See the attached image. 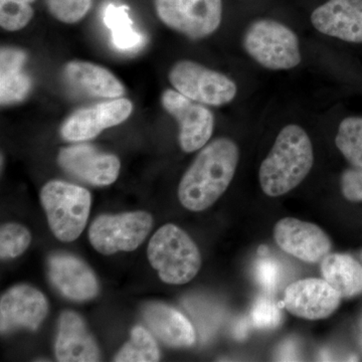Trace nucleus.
Returning <instances> with one entry per match:
<instances>
[{
	"mask_svg": "<svg viewBox=\"0 0 362 362\" xmlns=\"http://www.w3.org/2000/svg\"><path fill=\"white\" fill-rule=\"evenodd\" d=\"M240 152L228 138H218L199 152L178 187V199L183 207L202 211L213 206L230 187Z\"/></svg>",
	"mask_w": 362,
	"mask_h": 362,
	"instance_id": "obj_1",
	"label": "nucleus"
},
{
	"mask_svg": "<svg viewBox=\"0 0 362 362\" xmlns=\"http://www.w3.org/2000/svg\"><path fill=\"white\" fill-rule=\"evenodd\" d=\"M313 147L306 131L290 124L279 133L259 168L262 189L271 197L291 192L306 178L313 166Z\"/></svg>",
	"mask_w": 362,
	"mask_h": 362,
	"instance_id": "obj_2",
	"label": "nucleus"
},
{
	"mask_svg": "<svg viewBox=\"0 0 362 362\" xmlns=\"http://www.w3.org/2000/svg\"><path fill=\"white\" fill-rule=\"evenodd\" d=\"M147 257L150 265L166 284H187L201 270L199 247L185 230L173 223L161 226L154 233Z\"/></svg>",
	"mask_w": 362,
	"mask_h": 362,
	"instance_id": "obj_3",
	"label": "nucleus"
},
{
	"mask_svg": "<svg viewBox=\"0 0 362 362\" xmlns=\"http://www.w3.org/2000/svg\"><path fill=\"white\" fill-rule=\"evenodd\" d=\"M40 201L54 237L66 243L80 237L89 220L92 204L89 190L52 180L42 187Z\"/></svg>",
	"mask_w": 362,
	"mask_h": 362,
	"instance_id": "obj_4",
	"label": "nucleus"
},
{
	"mask_svg": "<svg viewBox=\"0 0 362 362\" xmlns=\"http://www.w3.org/2000/svg\"><path fill=\"white\" fill-rule=\"evenodd\" d=\"M245 49L269 70H290L301 63L299 40L291 28L273 20H259L247 28Z\"/></svg>",
	"mask_w": 362,
	"mask_h": 362,
	"instance_id": "obj_5",
	"label": "nucleus"
},
{
	"mask_svg": "<svg viewBox=\"0 0 362 362\" xmlns=\"http://www.w3.org/2000/svg\"><path fill=\"white\" fill-rule=\"evenodd\" d=\"M152 226L153 218L146 211L102 214L90 225L89 239L93 247L103 255L132 252L141 246Z\"/></svg>",
	"mask_w": 362,
	"mask_h": 362,
	"instance_id": "obj_6",
	"label": "nucleus"
},
{
	"mask_svg": "<svg viewBox=\"0 0 362 362\" xmlns=\"http://www.w3.org/2000/svg\"><path fill=\"white\" fill-rule=\"evenodd\" d=\"M159 20L188 39L213 35L223 18L221 0H154Z\"/></svg>",
	"mask_w": 362,
	"mask_h": 362,
	"instance_id": "obj_7",
	"label": "nucleus"
},
{
	"mask_svg": "<svg viewBox=\"0 0 362 362\" xmlns=\"http://www.w3.org/2000/svg\"><path fill=\"white\" fill-rule=\"evenodd\" d=\"M169 81L183 96L209 106L230 103L237 95V86L230 78L192 61L176 63Z\"/></svg>",
	"mask_w": 362,
	"mask_h": 362,
	"instance_id": "obj_8",
	"label": "nucleus"
},
{
	"mask_svg": "<svg viewBox=\"0 0 362 362\" xmlns=\"http://www.w3.org/2000/svg\"><path fill=\"white\" fill-rule=\"evenodd\" d=\"M163 108L177 121L180 145L187 153L206 146L214 129V114L201 103L175 90H166L161 98Z\"/></svg>",
	"mask_w": 362,
	"mask_h": 362,
	"instance_id": "obj_9",
	"label": "nucleus"
},
{
	"mask_svg": "<svg viewBox=\"0 0 362 362\" xmlns=\"http://www.w3.org/2000/svg\"><path fill=\"white\" fill-rule=\"evenodd\" d=\"M58 161L68 175L96 187H106L115 182L121 168L118 157L100 151L89 144L73 145L62 149Z\"/></svg>",
	"mask_w": 362,
	"mask_h": 362,
	"instance_id": "obj_10",
	"label": "nucleus"
},
{
	"mask_svg": "<svg viewBox=\"0 0 362 362\" xmlns=\"http://www.w3.org/2000/svg\"><path fill=\"white\" fill-rule=\"evenodd\" d=\"M281 250L306 263H319L330 254L331 240L322 228L294 218H282L274 228Z\"/></svg>",
	"mask_w": 362,
	"mask_h": 362,
	"instance_id": "obj_11",
	"label": "nucleus"
},
{
	"mask_svg": "<svg viewBox=\"0 0 362 362\" xmlns=\"http://www.w3.org/2000/svg\"><path fill=\"white\" fill-rule=\"evenodd\" d=\"M132 111L133 105L128 99H113L81 109L71 114L63 124L62 137L71 142L93 139L107 128L127 120Z\"/></svg>",
	"mask_w": 362,
	"mask_h": 362,
	"instance_id": "obj_12",
	"label": "nucleus"
},
{
	"mask_svg": "<svg viewBox=\"0 0 362 362\" xmlns=\"http://www.w3.org/2000/svg\"><path fill=\"white\" fill-rule=\"evenodd\" d=\"M341 298L324 279L308 278L288 286L284 305L292 315L306 320H320L337 311Z\"/></svg>",
	"mask_w": 362,
	"mask_h": 362,
	"instance_id": "obj_13",
	"label": "nucleus"
},
{
	"mask_svg": "<svg viewBox=\"0 0 362 362\" xmlns=\"http://www.w3.org/2000/svg\"><path fill=\"white\" fill-rule=\"evenodd\" d=\"M49 303L42 292L32 286L18 285L0 299V329L11 332L18 328L35 331L44 322Z\"/></svg>",
	"mask_w": 362,
	"mask_h": 362,
	"instance_id": "obj_14",
	"label": "nucleus"
},
{
	"mask_svg": "<svg viewBox=\"0 0 362 362\" xmlns=\"http://www.w3.org/2000/svg\"><path fill=\"white\" fill-rule=\"evenodd\" d=\"M47 274L52 286L73 301H87L99 293V282L94 272L82 259L71 255L49 257Z\"/></svg>",
	"mask_w": 362,
	"mask_h": 362,
	"instance_id": "obj_15",
	"label": "nucleus"
},
{
	"mask_svg": "<svg viewBox=\"0 0 362 362\" xmlns=\"http://www.w3.org/2000/svg\"><path fill=\"white\" fill-rule=\"evenodd\" d=\"M318 32L344 42H362V0H328L312 13Z\"/></svg>",
	"mask_w": 362,
	"mask_h": 362,
	"instance_id": "obj_16",
	"label": "nucleus"
},
{
	"mask_svg": "<svg viewBox=\"0 0 362 362\" xmlns=\"http://www.w3.org/2000/svg\"><path fill=\"white\" fill-rule=\"evenodd\" d=\"M54 352L62 362L100 361L96 341L90 334L83 319L73 311H65L59 319Z\"/></svg>",
	"mask_w": 362,
	"mask_h": 362,
	"instance_id": "obj_17",
	"label": "nucleus"
},
{
	"mask_svg": "<svg viewBox=\"0 0 362 362\" xmlns=\"http://www.w3.org/2000/svg\"><path fill=\"white\" fill-rule=\"evenodd\" d=\"M143 317L152 333L168 346L189 347L197 340L192 324L173 307L150 303L143 309Z\"/></svg>",
	"mask_w": 362,
	"mask_h": 362,
	"instance_id": "obj_18",
	"label": "nucleus"
},
{
	"mask_svg": "<svg viewBox=\"0 0 362 362\" xmlns=\"http://www.w3.org/2000/svg\"><path fill=\"white\" fill-rule=\"evenodd\" d=\"M64 75L69 85L88 96L117 99L125 93L122 83L110 71L88 62H70Z\"/></svg>",
	"mask_w": 362,
	"mask_h": 362,
	"instance_id": "obj_19",
	"label": "nucleus"
},
{
	"mask_svg": "<svg viewBox=\"0 0 362 362\" xmlns=\"http://www.w3.org/2000/svg\"><path fill=\"white\" fill-rule=\"evenodd\" d=\"M26 54L13 47L0 52V101L2 106L20 103L30 94L32 80L23 68Z\"/></svg>",
	"mask_w": 362,
	"mask_h": 362,
	"instance_id": "obj_20",
	"label": "nucleus"
},
{
	"mask_svg": "<svg viewBox=\"0 0 362 362\" xmlns=\"http://www.w3.org/2000/svg\"><path fill=\"white\" fill-rule=\"evenodd\" d=\"M324 280L342 297L362 293V266L349 255L328 254L321 262Z\"/></svg>",
	"mask_w": 362,
	"mask_h": 362,
	"instance_id": "obj_21",
	"label": "nucleus"
},
{
	"mask_svg": "<svg viewBox=\"0 0 362 362\" xmlns=\"http://www.w3.org/2000/svg\"><path fill=\"white\" fill-rule=\"evenodd\" d=\"M104 23L111 30L112 42L116 49L133 51L142 45V35L133 28L127 7L109 4L104 11Z\"/></svg>",
	"mask_w": 362,
	"mask_h": 362,
	"instance_id": "obj_22",
	"label": "nucleus"
},
{
	"mask_svg": "<svg viewBox=\"0 0 362 362\" xmlns=\"http://www.w3.org/2000/svg\"><path fill=\"white\" fill-rule=\"evenodd\" d=\"M159 358L160 354L154 337L142 326H136L131 331L129 341L118 352L114 361L156 362Z\"/></svg>",
	"mask_w": 362,
	"mask_h": 362,
	"instance_id": "obj_23",
	"label": "nucleus"
},
{
	"mask_svg": "<svg viewBox=\"0 0 362 362\" xmlns=\"http://www.w3.org/2000/svg\"><path fill=\"white\" fill-rule=\"evenodd\" d=\"M335 143L343 156L354 168H362V118L344 119L338 128Z\"/></svg>",
	"mask_w": 362,
	"mask_h": 362,
	"instance_id": "obj_24",
	"label": "nucleus"
},
{
	"mask_svg": "<svg viewBox=\"0 0 362 362\" xmlns=\"http://www.w3.org/2000/svg\"><path fill=\"white\" fill-rule=\"evenodd\" d=\"M35 0H0V25L7 32L23 30L33 18Z\"/></svg>",
	"mask_w": 362,
	"mask_h": 362,
	"instance_id": "obj_25",
	"label": "nucleus"
},
{
	"mask_svg": "<svg viewBox=\"0 0 362 362\" xmlns=\"http://www.w3.org/2000/svg\"><path fill=\"white\" fill-rule=\"evenodd\" d=\"M32 235L25 226L4 223L0 230V257L2 259L16 258L28 249Z\"/></svg>",
	"mask_w": 362,
	"mask_h": 362,
	"instance_id": "obj_26",
	"label": "nucleus"
},
{
	"mask_svg": "<svg viewBox=\"0 0 362 362\" xmlns=\"http://www.w3.org/2000/svg\"><path fill=\"white\" fill-rule=\"evenodd\" d=\"M54 18L65 23H76L85 18L92 6V0H45Z\"/></svg>",
	"mask_w": 362,
	"mask_h": 362,
	"instance_id": "obj_27",
	"label": "nucleus"
},
{
	"mask_svg": "<svg viewBox=\"0 0 362 362\" xmlns=\"http://www.w3.org/2000/svg\"><path fill=\"white\" fill-rule=\"evenodd\" d=\"M255 325L259 328H275L280 324L282 314L275 302L266 297L257 300L252 311Z\"/></svg>",
	"mask_w": 362,
	"mask_h": 362,
	"instance_id": "obj_28",
	"label": "nucleus"
},
{
	"mask_svg": "<svg viewBox=\"0 0 362 362\" xmlns=\"http://www.w3.org/2000/svg\"><path fill=\"white\" fill-rule=\"evenodd\" d=\"M255 278L261 287H263L267 291H272L277 287L280 282V265L273 259H259L255 268Z\"/></svg>",
	"mask_w": 362,
	"mask_h": 362,
	"instance_id": "obj_29",
	"label": "nucleus"
},
{
	"mask_svg": "<svg viewBox=\"0 0 362 362\" xmlns=\"http://www.w3.org/2000/svg\"><path fill=\"white\" fill-rule=\"evenodd\" d=\"M343 197L349 202H362V168H354L344 171L341 177Z\"/></svg>",
	"mask_w": 362,
	"mask_h": 362,
	"instance_id": "obj_30",
	"label": "nucleus"
},
{
	"mask_svg": "<svg viewBox=\"0 0 362 362\" xmlns=\"http://www.w3.org/2000/svg\"><path fill=\"white\" fill-rule=\"evenodd\" d=\"M278 356L280 361H297L298 354L294 343H285L282 349L279 350Z\"/></svg>",
	"mask_w": 362,
	"mask_h": 362,
	"instance_id": "obj_31",
	"label": "nucleus"
},
{
	"mask_svg": "<svg viewBox=\"0 0 362 362\" xmlns=\"http://www.w3.org/2000/svg\"><path fill=\"white\" fill-rule=\"evenodd\" d=\"M247 332V324L246 321H240L239 324H238L235 328V337H237L238 339H243V338L246 337Z\"/></svg>",
	"mask_w": 362,
	"mask_h": 362,
	"instance_id": "obj_32",
	"label": "nucleus"
},
{
	"mask_svg": "<svg viewBox=\"0 0 362 362\" xmlns=\"http://www.w3.org/2000/svg\"><path fill=\"white\" fill-rule=\"evenodd\" d=\"M359 345L362 349V317L361 320V325H359Z\"/></svg>",
	"mask_w": 362,
	"mask_h": 362,
	"instance_id": "obj_33",
	"label": "nucleus"
},
{
	"mask_svg": "<svg viewBox=\"0 0 362 362\" xmlns=\"http://www.w3.org/2000/svg\"><path fill=\"white\" fill-rule=\"evenodd\" d=\"M361 262H362V252H361Z\"/></svg>",
	"mask_w": 362,
	"mask_h": 362,
	"instance_id": "obj_34",
	"label": "nucleus"
}]
</instances>
